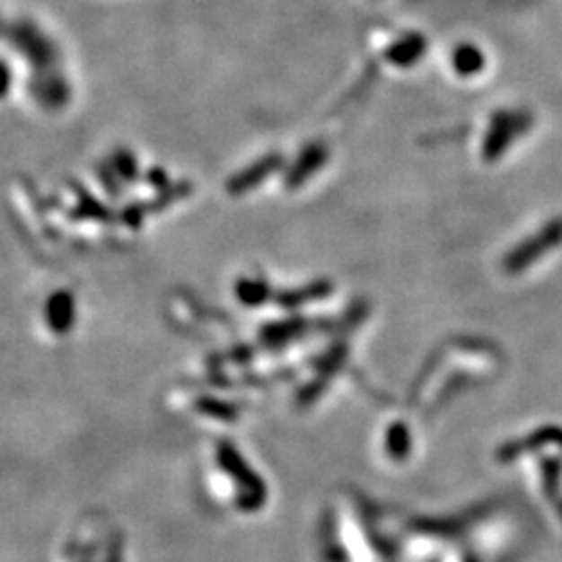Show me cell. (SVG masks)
Here are the masks:
<instances>
[{
    "instance_id": "obj_1",
    "label": "cell",
    "mask_w": 562,
    "mask_h": 562,
    "mask_svg": "<svg viewBox=\"0 0 562 562\" xmlns=\"http://www.w3.org/2000/svg\"><path fill=\"white\" fill-rule=\"evenodd\" d=\"M533 117L527 110H498L489 123L487 136L483 140V159L496 161L514 138H519L531 127Z\"/></svg>"
},
{
    "instance_id": "obj_3",
    "label": "cell",
    "mask_w": 562,
    "mask_h": 562,
    "mask_svg": "<svg viewBox=\"0 0 562 562\" xmlns=\"http://www.w3.org/2000/svg\"><path fill=\"white\" fill-rule=\"evenodd\" d=\"M486 67V57L475 44L462 42L452 50V69L462 77L481 74Z\"/></svg>"
},
{
    "instance_id": "obj_2",
    "label": "cell",
    "mask_w": 562,
    "mask_h": 562,
    "mask_svg": "<svg viewBox=\"0 0 562 562\" xmlns=\"http://www.w3.org/2000/svg\"><path fill=\"white\" fill-rule=\"evenodd\" d=\"M425 50H427V40L421 34H408L385 50V58L398 67H410L423 58Z\"/></svg>"
}]
</instances>
